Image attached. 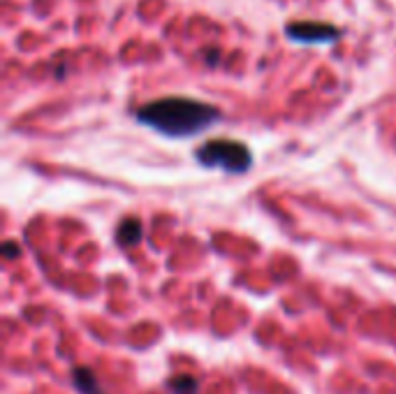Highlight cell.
Segmentation results:
<instances>
[{
	"label": "cell",
	"instance_id": "3957f363",
	"mask_svg": "<svg viewBox=\"0 0 396 394\" xmlns=\"http://www.w3.org/2000/svg\"><path fill=\"white\" fill-rule=\"evenodd\" d=\"M287 37L299 44H329L341 37V30L322 21H294L285 28Z\"/></svg>",
	"mask_w": 396,
	"mask_h": 394
},
{
	"label": "cell",
	"instance_id": "6da1fadb",
	"mask_svg": "<svg viewBox=\"0 0 396 394\" xmlns=\"http://www.w3.org/2000/svg\"><path fill=\"white\" fill-rule=\"evenodd\" d=\"M220 109L209 102L193 100V97H160L137 109V121L153 128L160 135L181 140L204 133L213 123H218Z\"/></svg>",
	"mask_w": 396,
	"mask_h": 394
},
{
	"label": "cell",
	"instance_id": "277c9868",
	"mask_svg": "<svg viewBox=\"0 0 396 394\" xmlns=\"http://www.w3.org/2000/svg\"><path fill=\"white\" fill-rule=\"evenodd\" d=\"M142 237H144V227L139 223V218H125V221L121 223L118 230H116V241L123 248L139 244Z\"/></svg>",
	"mask_w": 396,
	"mask_h": 394
},
{
	"label": "cell",
	"instance_id": "7a4b0ae2",
	"mask_svg": "<svg viewBox=\"0 0 396 394\" xmlns=\"http://www.w3.org/2000/svg\"><path fill=\"white\" fill-rule=\"evenodd\" d=\"M197 163L207 170H225L232 174H241L250 170L253 154L246 144L234 140H211L197 149Z\"/></svg>",
	"mask_w": 396,
	"mask_h": 394
},
{
	"label": "cell",
	"instance_id": "8992f818",
	"mask_svg": "<svg viewBox=\"0 0 396 394\" xmlns=\"http://www.w3.org/2000/svg\"><path fill=\"white\" fill-rule=\"evenodd\" d=\"M167 385H170L172 394H197L200 392V383H197V378H193L190 374L174 376V378H170Z\"/></svg>",
	"mask_w": 396,
	"mask_h": 394
},
{
	"label": "cell",
	"instance_id": "52a82bcc",
	"mask_svg": "<svg viewBox=\"0 0 396 394\" xmlns=\"http://www.w3.org/2000/svg\"><path fill=\"white\" fill-rule=\"evenodd\" d=\"M17 253H19V248L14 246V241H7V244L3 246V255L7 257V260H10V257H14Z\"/></svg>",
	"mask_w": 396,
	"mask_h": 394
},
{
	"label": "cell",
	"instance_id": "5b68a950",
	"mask_svg": "<svg viewBox=\"0 0 396 394\" xmlns=\"http://www.w3.org/2000/svg\"><path fill=\"white\" fill-rule=\"evenodd\" d=\"M72 381L74 385H77V390L81 394H102V388L100 383H97L95 374L86 367H77L72 371Z\"/></svg>",
	"mask_w": 396,
	"mask_h": 394
}]
</instances>
